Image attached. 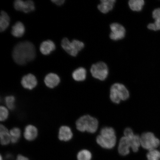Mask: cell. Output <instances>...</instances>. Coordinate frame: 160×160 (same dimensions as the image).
I'll use <instances>...</instances> for the list:
<instances>
[{"instance_id": "1", "label": "cell", "mask_w": 160, "mask_h": 160, "mask_svg": "<svg viewBox=\"0 0 160 160\" xmlns=\"http://www.w3.org/2000/svg\"><path fill=\"white\" fill-rule=\"evenodd\" d=\"M36 49L31 42H20L15 46L12 52V57L15 62L23 65L35 58Z\"/></svg>"}, {"instance_id": "2", "label": "cell", "mask_w": 160, "mask_h": 160, "mask_svg": "<svg viewBox=\"0 0 160 160\" xmlns=\"http://www.w3.org/2000/svg\"><path fill=\"white\" fill-rule=\"evenodd\" d=\"M96 141L103 148H112L117 142L115 130L112 127H103L100 131V134L97 136Z\"/></svg>"}, {"instance_id": "3", "label": "cell", "mask_w": 160, "mask_h": 160, "mask_svg": "<svg viewBox=\"0 0 160 160\" xmlns=\"http://www.w3.org/2000/svg\"><path fill=\"white\" fill-rule=\"evenodd\" d=\"M76 125L77 128L80 131L94 133L97 131L99 122L95 117L87 115L82 116L78 119Z\"/></svg>"}, {"instance_id": "4", "label": "cell", "mask_w": 160, "mask_h": 160, "mask_svg": "<svg viewBox=\"0 0 160 160\" xmlns=\"http://www.w3.org/2000/svg\"><path fill=\"white\" fill-rule=\"evenodd\" d=\"M128 90L121 83H115L110 88V98L112 102L119 103L122 101H125L129 97Z\"/></svg>"}, {"instance_id": "5", "label": "cell", "mask_w": 160, "mask_h": 160, "mask_svg": "<svg viewBox=\"0 0 160 160\" xmlns=\"http://www.w3.org/2000/svg\"><path fill=\"white\" fill-rule=\"evenodd\" d=\"M61 46L67 52L73 57H76L84 47L82 42L77 40H73L70 42L67 38H65L62 40Z\"/></svg>"}, {"instance_id": "6", "label": "cell", "mask_w": 160, "mask_h": 160, "mask_svg": "<svg viewBox=\"0 0 160 160\" xmlns=\"http://www.w3.org/2000/svg\"><path fill=\"white\" fill-rule=\"evenodd\" d=\"M141 145L144 149L151 151L155 149L160 145L159 140L151 132H147L140 136Z\"/></svg>"}, {"instance_id": "7", "label": "cell", "mask_w": 160, "mask_h": 160, "mask_svg": "<svg viewBox=\"0 0 160 160\" xmlns=\"http://www.w3.org/2000/svg\"><path fill=\"white\" fill-rule=\"evenodd\" d=\"M90 71L94 78L101 81H103L107 78L109 73L107 65L102 62L94 64L92 66Z\"/></svg>"}, {"instance_id": "8", "label": "cell", "mask_w": 160, "mask_h": 160, "mask_svg": "<svg viewBox=\"0 0 160 160\" xmlns=\"http://www.w3.org/2000/svg\"><path fill=\"white\" fill-rule=\"evenodd\" d=\"M111 33L110 34V38L113 41H118L121 40L125 37L126 30L125 28L120 24L113 23L110 25Z\"/></svg>"}, {"instance_id": "9", "label": "cell", "mask_w": 160, "mask_h": 160, "mask_svg": "<svg viewBox=\"0 0 160 160\" xmlns=\"http://www.w3.org/2000/svg\"><path fill=\"white\" fill-rule=\"evenodd\" d=\"M14 7L17 11H21L27 13L35 9L34 3L31 0L26 1L22 0H16L14 3Z\"/></svg>"}, {"instance_id": "10", "label": "cell", "mask_w": 160, "mask_h": 160, "mask_svg": "<svg viewBox=\"0 0 160 160\" xmlns=\"http://www.w3.org/2000/svg\"><path fill=\"white\" fill-rule=\"evenodd\" d=\"M130 148L131 149V143L129 138L125 136L122 137L120 139L118 147L120 154L123 156L128 155Z\"/></svg>"}, {"instance_id": "11", "label": "cell", "mask_w": 160, "mask_h": 160, "mask_svg": "<svg viewBox=\"0 0 160 160\" xmlns=\"http://www.w3.org/2000/svg\"><path fill=\"white\" fill-rule=\"evenodd\" d=\"M21 84L25 88L31 90L36 87L37 81L34 75L32 74H28L22 78Z\"/></svg>"}, {"instance_id": "12", "label": "cell", "mask_w": 160, "mask_h": 160, "mask_svg": "<svg viewBox=\"0 0 160 160\" xmlns=\"http://www.w3.org/2000/svg\"><path fill=\"white\" fill-rule=\"evenodd\" d=\"M98 5L99 11L103 13H107L113 9L116 2L115 0H101Z\"/></svg>"}, {"instance_id": "13", "label": "cell", "mask_w": 160, "mask_h": 160, "mask_svg": "<svg viewBox=\"0 0 160 160\" xmlns=\"http://www.w3.org/2000/svg\"><path fill=\"white\" fill-rule=\"evenodd\" d=\"M44 81L47 87L53 88L59 84L60 79L59 76L57 74L50 73L46 76Z\"/></svg>"}, {"instance_id": "14", "label": "cell", "mask_w": 160, "mask_h": 160, "mask_svg": "<svg viewBox=\"0 0 160 160\" xmlns=\"http://www.w3.org/2000/svg\"><path fill=\"white\" fill-rule=\"evenodd\" d=\"M73 137L71 129L67 126H62L59 129L58 138L62 141H68Z\"/></svg>"}, {"instance_id": "15", "label": "cell", "mask_w": 160, "mask_h": 160, "mask_svg": "<svg viewBox=\"0 0 160 160\" xmlns=\"http://www.w3.org/2000/svg\"><path fill=\"white\" fill-rule=\"evenodd\" d=\"M152 17L155 20L153 23H150L148 28L150 30L157 31L160 30V8L156 9L152 12Z\"/></svg>"}, {"instance_id": "16", "label": "cell", "mask_w": 160, "mask_h": 160, "mask_svg": "<svg viewBox=\"0 0 160 160\" xmlns=\"http://www.w3.org/2000/svg\"><path fill=\"white\" fill-rule=\"evenodd\" d=\"M56 47L54 43L51 40L43 41L40 45V50L41 52L44 55L49 54L52 51L55 49Z\"/></svg>"}, {"instance_id": "17", "label": "cell", "mask_w": 160, "mask_h": 160, "mask_svg": "<svg viewBox=\"0 0 160 160\" xmlns=\"http://www.w3.org/2000/svg\"><path fill=\"white\" fill-rule=\"evenodd\" d=\"M37 135L38 130L34 126L28 125L26 127L24 136L28 141H33L37 138Z\"/></svg>"}, {"instance_id": "18", "label": "cell", "mask_w": 160, "mask_h": 160, "mask_svg": "<svg viewBox=\"0 0 160 160\" xmlns=\"http://www.w3.org/2000/svg\"><path fill=\"white\" fill-rule=\"evenodd\" d=\"M0 139L2 145H6L11 142V135L8 130L4 126H0Z\"/></svg>"}, {"instance_id": "19", "label": "cell", "mask_w": 160, "mask_h": 160, "mask_svg": "<svg viewBox=\"0 0 160 160\" xmlns=\"http://www.w3.org/2000/svg\"><path fill=\"white\" fill-rule=\"evenodd\" d=\"M25 32L24 26L21 22H17L12 27V34L15 37H22L24 34Z\"/></svg>"}, {"instance_id": "20", "label": "cell", "mask_w": 160, "mask_h": 160, "mask_svg": "<svg viewBox=\"0 0 160 160\" xmlns=\"http://www.w3.org/2000/svg\"><path fill=\"white\" fill-rule=\"evenodd\" d=\"M10 18L5 12L2 11L0 17V31L2 32L7 29L9 25Z\"/></svg>"}, {"instance_id": "21", "label": "cell", "mask_w": 160, "mask_h": 160, "mask_svg": "<svg viewBox=\"0 0 160 160\" xmlns=\"http://www.w3.org/2000/svg\"><path fill=\"white\" fill-rule=\"evenodd\" d=\"M72 77L77 81H82L85 80L87 77V71L83 68H79L74 71Z\"/></svg>"}, {"instance_id": "22", "label": "cell", "mask_w": 160, "mask_h": 160, "mask_svg": "<svg viewBox=\"0 0 160 160\" xmlns=\"http://www.w3.org/2000/svg\"><path fill=\"white\" fill-rule=\"evenodd\" d=\"M144 4L145 1L143 0H130L128 2L130 9L133 11H141Z\"/></svg>"}, {"instance_id": "23", "label": "cell", "mask_w": 160, "mask_h": 160, "mask_svg": "<svg viewBox=\"0 0 160 160\" xmlns=\"http://www.w3.org/2000/svg\"><path fill=\"white\" fill-rule=\"evenodd\" d=\"M129 138L131 140V149L135 152L138 151L141 145L140 142V136L137 134H134Z\"/></svg>"}, {"instance_id": "24", "label": "cell", "mask_w": 160, "mask_h": 160, "mask_svg": "<svg viewBox=\"0 0 160 160\" xmlns=\"http://www.w3.org/2000/svg\"><path fill=\"white\" fill-rule=\"evenodd\" d=\"M10 134L11 135V142L15 143L17 142L21 137V132L18 128H14L10 131Z\"/></svg>"}, {"instance_id": "25", "label": "cell", "mask_w": 160, "mask_h": 160, "mask_svg": "<svg viewBox=\"0 0 160 160\" xmlns=\"http://www.w3.org/2000/svg\"><path fill=\"white\" fill-rule=\"evenodd\" d=\"M92 157L91 153L87 149L81 150L77 155L78 160H91Z\"/></svg>"}, {"instance_id": "26", "label": "cell", "mask_w": 160, "mask_h": 160, "mask_svg": "<svg viewBox=\"0 0 160 160\" xmlns=\"http://www.w3.org/2000/svg\"><path fill=\"white\" fill-rule=\"evenodd\" d=\"M147 157L148 160H160V152L155 149L151 150L147 153Z\"/></svg>"}, {"instance_id": "27", "label": "cell", "mask_w": 160, "mask_h": 160, "mask_svg": "<svg viewBox=\"0 0 160 160\" xmlns=\"http://www.w3.org/2000/svg\"><path fill=\"white\" fill-rule=\"evenodd\" d=\"M15 101V98L12 96H8L5 98L6 104L9 109L12 110L14 108Z\"/></svg>"}, {"instance_id": "28", "label": "cell", "mask_w": 160, "mask_h": 160, "mask_svg": "<svg viewBox=\"0 0 160 160\" xmlns=\"http://www.w3.org/2000/svg\"><path fill=\"white\" fill-rule=\"evenodd\" d=\"M9 113L8 109L3 106L0 107V120L1 121H4L7 118Z\"/></svg>"}, {"instance_id": "29", "label": "cell", "mask_w": 160, "mask_h": 160, "mask_svg": "<svg viewBox=\"0 0 160 160\" xmlns=\"http://www.w3.org/2000/svg\"><path fill=\"white\" fill-rule=\"evenodd\" d=\"M124 135L125 137H130L134 135L132 129L130 128H127L125 129L123 132Z\"/></svg>"}, {"instance_id": "30", "label": "cell", "mask_w": 160, "mask_h": 160, "mask_svg": "<svg viewBox=\"0 0 160 160\" xmlns=\"http://www.w3.org/2000/svg\"><path fill=\"white\" fill-rule=\"evenodd\" d=\"M53 3L56 4V5L61 6L64 3L65 0H52Z\"/></svg>"}, {"instance_id": "31", "label": "cell", "mask_w": 160, "mask_h": 160, "mask_svg": "<svg viewBox=\"0 0 160 160\" xmlns=\"http://www.w3.org/2000/svg\"><path fill=\"white\" fill-rule=\"evenodd\" d=\"M16 160H29L27 158H26L24 156L19 155L17 156V159Z\"/></svg>"}, {"instance_id": "32", "label": "cell", "mask_w": 160, "mask_h": 160, "mask_svg": "<svg viewBox=\"0 0 160 160\" xmlns=\"http://www.w3.org/2000/svg\"><path fill=\"white\" fill-rule=\"evenodd\" d=\"M1 160H2V156H1Z\"/></svg>"}, {"instance_id": "33", "label": "cell", "mask_w": 160, "mask_h": 160, "mask_svg": "<svg viewBox=\"0 0 160 160\" xmlns=\"http://www.w3.org/2000/svg\"></svg>"}]
</instances>
